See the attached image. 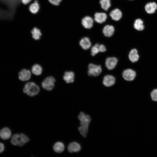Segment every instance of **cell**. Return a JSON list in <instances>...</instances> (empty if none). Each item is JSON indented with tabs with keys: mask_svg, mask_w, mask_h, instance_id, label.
Wrapping results in <instances>:
<instances>
[{
	"mask_svg": "<svg viewBox=\"0 0 157 157\" xmlns=\"http://www.w3.org/2000/svg\"><path fill=\"white\" fill-rule=\"evenodd\" d=\"M68 151L70 153L77 152L81 149L80 145L76 142H73L70 143L67 147Z\"/></svg>",
	"mask_w": 157,
	"mask_h": 157,
	"instance_id": "2e32d148",
	"label": "cell"
},
{
	"mask_svg": "<svg viewBox=\"0 0 157 157\" xmlns=\"http://www.w3.org/2000/svg\"><path fill=\"white\" fill-rule=\"evenodd\" d=\"M29 138L23 133L14 134L11 139V142L13 145L21 147L24 145L29 141Z\"/></svg>",
	"mask_w": 157,
	"mask_h": 157,
	"instance_id": "7a4b0ae2",
	"label": "cell"
},
{
	"mask_svg": "<svg viewBox=\"0 0 157 157\" xmlns=\"http://www.w3.org/2000/svg\"><path fill=\"white\" fill-rule=\"evenodd\" d=\"M151 96L152 99L156 101H157V89L154 90L151 92Z\"/></svg>",
	"mask_w": 157,
	"mask_h": 157,
	"instance_id": "4316f807",
	"label": "cell"
},
{
	"mask_svg": "<svg viewBox=\"0 0 157 157\" xmlns=\"http://www.w3.org/2000/svg\"><path fill=\"white\" fill-rule=\"evenodd\" d=\"M31 74L29 70L26 69H22L19 73V78L22 81L29 80L31 77Z\"/></svg>",
	"mask_w": 157,
	"mask_h": 157,
	"instance_id": "9c48e42d",
	"label": "cell"
},
{
	"mask_svg": "<svg viewBox=\"0 0 157 157\" xmlns=\"http://www.w3.org/2000/svg\"><path fill=\"white\" fill-rule=\"evenodd\" d=\"M109 15L113 20L118 21L122 18V13L119 9L116 8L110 12Z\"/></svg>",
	"mask_w": 157,
	"mask_h": 157,
	"instance_id": "7c38bea8",
	"label": "cell"
},
{
	"mask_svg": "<svg viewBox=\"0 0 157 157\" xmlns=\"http://www.w3.org/2000/svg\"><path fill=\"white\" fill-rule=\"evenodd\" d=\"M74 74L71 71L66 72L63 76V80L67 83H73L74 81Z\"/></svg>",
	"mask_w": 157,
	"mask_h": 157,
	"instance_id": "ac0fdd59",
	"label": "cell"
},
{
	"mask_svg": "<svg viewBox=\"0 0 157 157\" xmlns=\"http://www.w3.org/2000/svg\"><path fill=\"white\" fill-rule=\"evenodd\" d=\"M51 4L55 6H58L59 4L62 0H48Z\"/></svg>",
	"mask_w": 157,
	"mask_h": 157,
	"instance_id": "83f0119b",
	"label": "cell"
},
{
	"mask_svg": "<svg viewBox=\"0 0 157 157\" xmlns=\"http://www.w3.org/2000/svg\"><path fill=\"white\" fill-rule=\"evenodd\" d=\"M115 77L111 75H106L104 78L103 83L106 87H110L113 85L115 83Z\"/></svg>",
	"mask_w": 157,
	"mask_h": 157,
	"instance_id": "8fae6325",
	"label": "cell"
},
{
	"mask_svg": "<svg viewBox=\"0 0 157 157\" xmlns=\"http://www.w3.org/2000/svg\"><path fill=\"white\" fill-rule=\"evenodd\" d=\"M79 44L84 50L89 49L91 45V43L89 38L85 37L82 38L79 42Z\"/></svg>",
	"mask_w": 157,
	"mask_h": 157,
	"instance_id": "e0dca14e",
	"label": "cell"
},
{
	"mask_svg": "<svg viewBox=\"0 0 157 157\" xmlns=\"http://www.w3.org/2000/svg\"><path fill=\"white\" fill-rule=\"evenodd\" d=\"M11 135V131L8 127H3L0 130V138L3 140H6L9 139Z\"/></svg>",
	"mask_w": 157,
	"mask_h": 157,
	"instance_id": "30bf717a",
	"label": "cell"
},
{
	"mask_svg": "<svg viewBox=\"0 0 157 157\" xmlns=\"http://www.w3.org/2000/svg\"><path fill=\"white\" fill-rule=\"evenodd\" d=\"M117 59L115 57L108 58L106 61V66L108 69H113L117 65Z\"/></svg>",
	"mask_w": 157,
	"mask_h": 157,
	"instance_id": "52a82bcc",
	"label": "cell"
},
{
	"mask_svg": "<svg viewBox=\"0 0 157 157\" xmlns=\"http://www.w3.org/2000/svg\"><path fill=\"white\" fill-rule=\"evenodd\" d=\"M55 79L52 76L46 77L42 82V86L44 89L48 90H51L54 88Z\"/></svg>",
	"mask_w": 157,
	"mask_h": 157,
	"instance_id": "277c9868",
	"label": "cell"
},
{
	"mask_svg": "<svg viewBox=\"0 0 157 157\" xmlns=\"http://www.w3.org/2000/svg\"><path fill=\"white\" fill-rule=\"evenodd\" d=\"M99 44L96 43L92 48L91 51L92 56H94L99 52Z\"/></svg>",
	"mask_w": 157,
	"mask_h": 157,
	"instance_id": "484cf974",
	"label": "cell"
},
{
	"mask_svg": "<svg viewBox=\"0 0 157 157\" xmlns=\"http://www.w3.org/2000/svg\"><path fill=\"white\" fill-rule=\"evenodd\" d=\"M32 38L35 40H38L42 35L40 30L38 28L35 27L31 31Z\"/></svg>",
	"mask_w": 157,
	"mask_h": 157,
	"instance_id": "cb8c5ba5",
	"label": "cell"
},
{
	"mask_svg": "<svg viewBox=\"0 0 157 157\" xmlns=\"http://www.w3.org/2000/svg\"><path fill=\"white\" fill-rule=\"evenodd\" d=\"M129 57L130 61L133 63L137 61L139 58L137 50L136 49H132L129 52Z\"/></svg>",
	"mask_w": 157,
	"mask_h": 157,
	"instance_id": "d6986e66",
	"label": "cell"
},
{
	"mask_svg": "<svg viewBox=\"0 0 157 157\" xmlns=\"http://www.w3.org/2000/svg\"><path fill=\"white\" fill-rule=\"evenodd\" d=\"M99 3L101 8L105 11L108 10L111 6L110 0H100Z\"/></svg>",
	"mask_w": 157,
	"mask_h": 157,
	"instance_id": "d4e9b609",
	"label": "cell"
},
{
	"mask_svg": "<svg viewBox=\"0 0 157 157\" xmlns=\"http://www.w3.org/2000/svg\"><path fill=\"white\" fill-rule=\"evenodd\" d=\"M65 145L64 144L60 142H56L53 145V149L56 153H60L63 152L65 149Z\"/></svg>",
	"mask_w": 157,
	"mask_h": 157,
	"instance_id": "ffe728a7",
	"label": "cell"
},
{
	"mask_svg": "<svg viewBox=\"0 0 157 157\" xmlns=\"http://www.w3.org/2000/svg\"></svg>",
	"mask_w": 157,
	"mask_h": 157,
	"instance_id": "1f68e13d",
	"label": "cell"
},
{
	"mask_svg": "<svg viewBox=\"0 0 157 157\" xmlns=\"http://www.w3.org/2000/svg\"><path fill=\"white\" fill-rule=\"evenodd\" d=\"M40 9V5L38 2L37 0L30 5L29 7L30 11L32 13L35 14L37 13Z\"/></svg>",
	"mask_w": 157,
	"mask_h": 157,
	"instance_id": "44dd1931",
	"label": "cell"
},
{
	"mask_svg": "<svg viewBox=\"0 0 157 157\" xmlns=\"http://www.w3.org/2000/svg\"><path fill=\"white\" fill-rule=\"evenodd\" d=\"M102 32L105 36L110 37L115 32V28L112 25H107L104 27Z\"/></svg>",
	"mask_w": 157,
	"mask_h": 157,
	"instance_id": "5bb4252c",
	"label": "cell"
},
{
	"mask_svg": "<svg viewBox=\"0 0 157 157\" xmlns=\"http://www.w3.org/2000/svg\"><path fill=\"white\" fill-rule=\"evenodd\" d=\"M93 20L92 18L89 16H86L82 19L81 24L85 28L90 29L92 27L93 24Z\"/></svg>",
	"mask_w": 157,
	"mask_h": 157,
	"instance_id": "ba28073f",
	"label": "cell"
},
{
	"mask_svg": "<svg viewBox=\"0 0 157 157\" xmlns=\"http://www.w3.org/2000/svg\"><path fill=\"white\" fill-rule=\"evenodd\" d=\"M42 71V69L41 66L39 64H35L32 67V72L36 75H40L41 74Z\"/></svg>",
	"mask_w": 157,
	"mask_h": 157,
	"instance_id": "603a6c76",
	"label": "cell"
},
{
	"mask_svg": "<svg viewBox=\"0 0 157 157\" xmlns=\"http://www.w3.org/2000/svg\"><path fill=\"white\" fill-rule=\"evenodd\" d=\"M39 87L33 82L26 83L23 89V92L30 97L34 96L38 94L40 92Z\"/></svg>",
	"mask_w": 157,
	"mask_h": 157,
	"instance_id": "3957f363",
	"label": "cell"
},
{
	"mask_svg": "<svg viewBox=\"0 0 157 157\" xmlns=\"http://www.w3.org/2000/svg\"><path fill=\"white\" fill-rule=\"evenodd\" d=\"M134 27L138 31L143 30L144 28L143 21L140 19H138L135 20L134 24Z\"/></svg>",
	"mask_w": 157,
	"mask_h": 157,
	"instance_id": "7402d4cb",
	"label": "cell"
},
{
	"mask_svg": "<svg viewBox=\"0 0 157 157\" xmlns=\"http://www.w3.org/2000/svg\"><path fill=\"white\" fill-rule=\"evenodd\" d=\"M102 72L101 67L90 63L88 65V74L89 76H96L99 75Z\"/></svg>",
	"mask_w": 157,
	"mask_h": 157,
	"instance_id": "5b68a950",
	"label": "cell"
},
{
	"mask_svg": "<svg viewBox=\"0 0 157 157\" xmlns=\"http://www.w3.org/2000/svg\"><path fill=\"white\" fill-rule=\"evenodd\" d=\"M32 0H22L23 4L25 5L27 4L30 3Z\"/></svg>",
	"mask_w": 157,
	"mask_h": 157,
	"instance_id": "4dcf8cb0",
	"label": "cell"
},
{
	"mask_svg": "<svg viewBox=\"0 0 157 157\" xmlns=\"http://www.w3.org/2000/svg\"><path fill=\"white\" fill-rule=\"evenodd\" d=\"M157 9V4L154 2L147 3L145 6V9L148 14H151L155 13Z\"/></svg>",
	"mask_w": 157,
	"mask_h": 157,
	"instance_id": "9a60e30c",
	"label": "cell"
},
{
	"mask_svg": "<svg viewBox=\"0 0 157 157\" xmlns=\"http://www.w3.org/2000/svg\"><path fill=\"white\" fill-rule=\"evenodd\" d=\"M136 76L135 72L131 69H127L124 70L122 73L124 78L128 81H131L134 80Z\"/></svg>",
	"mask_w": 157,
	"mask_h": 157,
	"instance_id": "8992f818",
	"label": "cell"
},
{
	"mask_svg": "<svg viewBox=\"0 0 157 157\" xmlns=\"http://www.w3.org/2000/svg\"><path fill=\"white\" fill-rule=\"evenodd\" d=\"M106 14L104 13H96L94 15V19L96 22L99 24L104 22L107 18Z\"/></svg>",
	"mask_w": 157,
	"mask_h": 157,
	"instance_id": "4fadbf2b",
	"label": "cell"
},
{
	"mask_svg": "<svg viewBox=\"0 0 157 157\" xmlns=\"http://www.w3.org/2000/svg\"><path fill=\"white\" fill-rule=\"evenodd\" d=\"M99 52H104L106 51V49L105 46L103 44L99 45Z\"/></svg>",
	"mask_w": 157,
	"mask_h": 157,
	"instance_id": "f1b7e54d",
	"label": "cell"
},
{
	"mask_svg": "<svg viewBox=\"0 0 157 157\" xmlns=\"http://www.w3.org/2000/svg\"><path fill=\"white\" fill-rule=\"evenodd\" d=\"M78 118L80 121L81 126L78 130L82 136L85 137L88 131L89 124L91 120L89 115H86L83 112H81L78 116Z\"/></svg>",
	"mask_w": 157,
	"mask_h": 157,
	"instance_id": "6da1fadb",
	"label": "cell"
},
{
	"mask_svg": "<svg viewBox=\"0 0 157 157\" xmlns=\"http://www.w3.org/2000/svg\"><path fill=\"white\" fill-rule=\"evenodd\" d=\"M5 146L2 143L0 142V153L3 152L4 150Z\"/></svg>",
	"mask_w": 157,
	"mask_h": 157,
	"instance_id": "f546056e",
	"label": "cell"
}]
</instances>
